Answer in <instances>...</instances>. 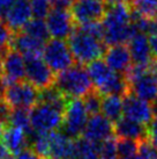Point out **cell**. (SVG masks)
<instances>
[{"label":"cell","mask_w":157,"mask_h":159,"mask_svg":"<svg viewBox=\"0 0 157 159\" xmlns=\"http://www.w3.org/2000/svg\"><path fill=\"white\" fill-rule=\"evenodd\" d=\"M70 52L74 57V61L78 65H88L94 61L100 59L105 53L104 42L83 30L82 28H75L74 33L68 39Z\"/></svg>","instance_id":"1"},{"label":"cell","mask_w":157,"mask_h":159,"mask_svg":"<svg viewBox=\"0 0 157 159\" xmlns=\"http://www.w3.org/2000/svg\"><path fill=\"white\" fill-rule=\"evenodd\" d=\"M54 86L68 99H82L94 89L87 69L78 64L56 75Z\"/></svg>","instance_id":"2"},{"label":"cell","mask_w":157,"mask_h":159,"mask_svg":"<svg viewBox=\"0 0 157 159\" xmlns=\"http://www.w3.org/2000/svg\"><path fill=\"white\" fill-rule=\"evenodd\" d=\"M126 78L129 83V93L149 103L157 100V78L150 66L133 65Z\"/></svg>","instance_id":"3"},{"label":"cell","mask_w":157,"mask_h":159,"mask_svg":"<svg viewBox=\"0 0 157 159\" xmlns=\"http://www.w3.org/2000/svg\"><path fill=\"white\" fill-rule=\"evenodd\" d=\"M31 129L37 134L58 131L62 127L64 111L56 106L38 102L29 111Z\"/></svg>","instance_id":"4"},{"label":"cell","mask_w":157,"mask_h":159,"mask_svg":"<svg viewBox=\"0 0 157 159\" xmlns=\"http://www.w3.org/2000/svg\"><path fill=\"white\" fill-rule=\"evenodd\" d=\"M4 100L12 109L24 108L29 109L39 102V89L29 81H16L6 86L4 91Z\"/></svg>","instance_id":"5"},{"label":"cell","mask_w":157,"mask_h":159,"mask_svg":"<svg viewBox=\"0 0 157 159\" xmlns=\"http://www.w3.org/2000/svg\"><path fill=\"white\" fill-rule=\"evenodd\" d=\"M43 59L56 75L75 65L68 43L58 39H51L45 42Z\"/></svg>","instance_id":"6"},{"label":"cell","mask_w":157,"mask_h":159,"mask_svg":"<svg viewBox=\"0 0 157 159\" xmlns=\"http://www.w3.org/2000/svg\"><path fill=\"white\" fill-rule=\"evenodd\" d=\"M88 114L82 99H68L64 111L62 127L64 133L72 139H76L83 135L88 123Z\"/></svg>","instance_id":"7"},{"label":"cell","mask_w":157,"mask_h":159,"mask_svg":"<svg viewBox=\"0 0 157 159\" xmlns=\"http://www.w3.org/2000/svg\"><path fill=\"white\" fill-rule=\"evenodd\" d=\"M104 0H74L70 6V14L78 26L102 22L106 13Z\"/></svg>","instance_id":"8"},{"label":"cell","mask_w":157,"mask_h":159,"mask_svg":"<svg viewBox=\"0 0 157 159\" xmlns=\"http://www.w3.org/2000/svg\"><path fill=\"white\" fill-rule=\"evenodd\" d=\"M26 78L39 91L52 87L56 81V73L40 56L26 57Z\"/></svg>","instance_id":"9"},{"label":"cell","mask_w":157,"mask_h":159,"mask_svg":"<svg viewBox=\"0 0 157 159\" xmlns=\"http://www.w3.org/2000/svg\"><path fill=\"white\" fill-rule=\"evenodd\" d=\"M50 36L58 40L70 39L76 28L74 19L70 14V11L62 7H54L45 19Z\"/></svg>","instance_id":"10"},{"label":"cell","mask_w":157,"mask_h":159,"mask_svg":"<svg viewBox=\"0 0 157 159\" xmlns=\"http://www.w3.org/2000/svg\"><path fill=\"white\" fill-rule=\"evenodd\" d=\"M1 78L6 86L26 78V61L21 53L14 48H9L4 53Z\"/></svg>","instance_id":"11"},{"label":"cell","mask_w":157,"mask_h":159,"mask_svg":"<svg viewBox=\"0 0 157 159\" xmlns=\"http://www.w3.org/2000/svg\"><path fill=\"white\" fill-rule=\"evenodd\" d=\"M124 116L143 125H148L155 117L151 103L135 97L132 93L124 97Z\"/></svg>","instance_id":"12"},{"label":"cell","mask_w":157,"mask_h":159,"mask_svg":"<svg viewBox=\"0 0 157 159\" xmlns=\"http://www.w3.org/2000/svg\"><path fill=\"white\" fill-rule=\"evenodd\" d=\"M114 134V124L105 117L103 114L90 116L88 120L86 129L83 131V137L88 141L100 144L109 139Z\"/></svg>","instance_id":"13"},{"label":"cell","mask_w":157,"mask_h":159,"mask_svg":"<svg viewBox=\"0 0 157 159\" xmlns=\"http://www.w3.org/2000/svg\"><path fill=\"white\" fill-rule=\"evenodd\" d=\"M75 158V141L65 133H49L48 159H73Z\"/></svg>","instance_id":"14"},{"label":"cell","mask_w":157,"mask_h":159,"mask_svg":"<svg viewBox=\"0 0 157 159\" xmlns=\"http://www.w3.org/2000/svg\"><path fill=\"white\" fill-rule=\"evenodd\" d=\"M104 61L111 70L124 75H126L133 66L129 49L125 44L109 47L105 50Z\"/></svg>","instance_id":"15"},{"label":"cell","mask_w":157,"mask_h":159,"mask_svg":"<svg viewBox=\"0 0 157 159\" xmlns=\"http://www.w3.org/2000/svg\"><path fill=\"white\" fill-rule=\"evenodd\" d=\"M128 49L132 56L133 65L149 67L153 63L149 39L143 33H135L128 41Z\"/></svg>","instance_id":"16"},{"label":"cell","mask_w":157,"mask_h":159,"mask_svg":"<svg viewBox=\"0 0 157 159\" xmlns=\"http://www.w3.org/2000/svg\"><path fill=\"white\" fill-rule=\"evenodd\" d=\"M31 16H32V12H31L30 1L16 0L4 20L14 33H19L30 21Z\"/></svg>","instance_id":"17"},{"label":"cell","mask_w":157,"mask_h":159,"mask_svg":"<svg viewBox=\"0 0 157 159\" xmlns=\"http://www.w3.org/2000/svg\"><path fill=\"white\" fill-rule=\"evenodd\" d=\"M0 141L2 142V144L9 151V153L14 156L19 155L21 151L29 148L30 145L28 134L24 130L13 127V125L6 127Z\"/></svg>","instance_id":"18"},{"label":"cell","mask_w":157,"mask_h":159,"mask_svg":"<svg viewBox=\"0 0 157 159\" xmlns=\"http://www.w3.org/2000/svg\"><path fill=\"white\" fill-rule=\"evenodd\" d=\"M45 42L37 40L23 31L15 33L12 41V48L18 50L23 57H35L43 55Z\"/></svg>","instance_id":"19"},{"label":"cell","mask_w":157,"mask_h":159,"mask_svg":"<svg viewBox=\"0 0 157 159\" xmlns=\"http://www.w3.org/2000/svg\"><path fill=\"white\" fill-rule=\"evenodd\" d=\"M132 7L128 5H112L106 9L104 19L102 20L103 29L129 26L132 23Z\"/></svg>","instance_id":"20"},{"label":"cell","mask_w":157,"mask_h":159,"mask_svg":"<svg viewBox=\"0 0 157 159\" xmlns=\"http://www.w3.org/2000/svg\"><path fill=\"white\" fill-rule=\"evenodd\" d=\"M114 135L118 138H126L140 142L147 138V125L124 116L114 123Z\"/></svg>","instance_id":"21"},{"label":"cell","mask_w":157,"mask_h":159,"mask_svg":"<svg viewBox=\"0 0 157 159\" xmlns=\"http://www.w3.org/2000/svg\"><path fill=\"white\" fill-rule=\"evenodd\" d=\"M87 71L94 89L97 91H100L116 75V72L110 69L105 61L100 59V58L88 64Z\"/></svg>","instance_id":"22"},{"label":"cell","mask_w":157,"mask_h":159,"mask_svg":"<svg viewBox=\"0 0 157 159\" xmlns=\"http://www.w3.org/2000/svg\"><path fill=\"white\" fill-rule=\"evenodd\" d=\"M100 113L112 123H116L124 115V98L119 95H103Z\"/></svg>","instance_id":"23"},{"label":"cell","mask_w":157,"mask_h":159,"mask_svg":"<svg viewBox=\"0 0 157 159\" xmlns=\"http://www.w3.org/2000/svg\"><path fill=\"white\" fill-rule=\"evenodd\" d=\"M8 125H13V127L24 130L29 137L34 134V130L31 129L30 124V114L28 109H24V108H13L11 111Z\"/></svg>","instance_id":"24"},{"label":"cell","mask_w":157,"mask_h":159,"mask_svg":"<svg viewBox=\"0 0 157 159\" xmlns=\"http://www.w3.org/2000/svg\"><path fill=\"white\" fill-rule=\"evenodd\" d=\"M75 158L76 159H100L98 144L78 137L75 139Z\"/></svg>","instance_id":"25"},{"label":"cell","mask_w":157,"mask_h":159,"mask_svg":"<svg viewBox=\"0 0 157 159\" xmlns=\"http://www.w3.org/2000/svg\"><path fill=\"white\" fill-rule=\"evenodd\" d=\"M67 101H68V98H66L54 85L52 87L39 91V102H44V103L56 106L62 109L64 111H65Z\"/></svg>","instance_id":"26"},{"label":"cell","mask_w":157,"mask_h":159,"mask_svg":"<svg viewBox=\"0 0 157 159\" xmlns=\"http://www.w3.org/2000/svg\"><path fill=\"white\" fill-rule=\"evenodd\" d=\"M21 31L32 36V37H35L37 40L43 41V42H46V41L50 40L49 39L50 37V33H49L46 22L44 20H42V19H31L30 21L22 28Z\"/></svg>","instance_id":"27"},{"label":"cell","mask_w":157,"mask_h":159,"mask_svg":"<svg viewBox=\"0 0 157 159\" xmlns=\"http://www.w3.org/2000/svg\"><path fill=\"white\" fill-rule=\"evenodd\" d=\"M132 9L147 19L157 18V0H132Z\"/></svg>","instance_id":"28"},{"label":"cell","mask_w":157,"mask_h":159,"mask_svg":"<svg viewBox=\"0 0 157 159\" xmlns=\"http://www.w3.org/2000/svg\"><path fill=\"white\" fill-rule=\"evenodd\" d=\"M117 151L119 159H131L138 155L139 142L126 138H118Z\"/></svg>","instance_id":"29"},{"label":"cell","mask_w":157,"mask_h":159,"mask_svg":"<svg viewBox=\"0 0 157 159\" xmlns=\"http://www.w3.org/2000/svg\"><path fill=\"white\" fill-rule=\"evenodd\" d=\"M102 98H103V95L95 89H92L90 92L82 98L86 109L90 116L100 113V111H102Z\"/></svg>","instance_id":"30"},{"label":"cell","mask_w":157,"mask_h":159,"mask_svg":"<svg viewBox=\"0 0 157 159\" xmlns=\"http://www.w3.org/2000/svg\"><path fill=\"white\" fill-rule=\"evenodd\" d=\"M98 157L100 159H119L117 151V141L111 137L98 144Z\"/></svg>","instance_id":"31"},{"label":"cell","mask_w":157,"mask_h":159,"mask_svg":"<svg viewBox=\"0 0 157 159\" xmlns=\"http://www.w3.org/2000/svg\"><path fill=\"white\" fill-rule=\"evenodd\" d=\"M31 6L32 16L36 19H46L49 13L52 9L51 0H29Z\"/></svg>","instance_id":"32"},{"label":"cell","mask_w":157,"mask_h":159,"mask_svg":"<svg viewBox=\"0 0 157 159\" xmlns=\"http://www.w3.org/2000/svg\"><path fill=\"white\" fill-rule=\"evenodd\" d=\"M14 33L4 20H0V52L5 53L9 48H12Z\"/></svg>","instance_id":"33"},{"label":"cell","mask_w":157,"mask_h":159,"mask_svg":"<svg viewBox=\"0 0 157 159\" xmlns=\"http://www.w3.org/2000/svg\"><path fill=\"white\" fill-rule=\"evenodd\" d=\"M138 155L143 157L144 159H157V146L154 145L148 138H144L139 142Z\"/></svg>","instance_id":"34"},{"label":"cell","mask_w":157,"mask_h":159,"mask_svg":"<svg viewBox=\"0 0 157 159\" xmlns=\"http://www.w3.org/2000/svg\"><path fill=\"white\" fill-rule=\"evenodd\" d=\"M147 138L157 146V116L151 120V122L147 125Z\"/></svg>","instance_id":"35"},{"label":"cell","mask_w":157,"mask_h":159,"mask_svg":"<svg viewBox=\"0 0 157 159\" xmlns=\"http://www.w3.org/2000/svg\"><path fill=\"white\" fill-rule=\"evenodd\" d=\"M15 1L16 0H0V20H4L6 18Z\"/></svg>","instance_id":"36"},{"label":"cell","mask_w":157,"mask_h":159,"mask_svg":"<svg viewBox=\"0 0 157 159\" xmlns=\"http://www.w3.org/2000/svg\"><path fill=\"white\" fill-rule=\"evenodd\" d=\"M14 159H43V158H40L35 151L29 146V148L24 149L23 151H21L19 155L15 156Z\"/></svg>","instance_id":"37"},{"label":"cell","mask_w":157,"mask_h":159,"mask_svg":"<svg viewBox=\"0 0 157 159\" xmlns=\"http://www.w3.org/2000/svg\"><path fill=\"white\" fill-rule=\"evenodd\" d=\"M149 44H150V51H151L153 61L157 62V35H150Z\"/></svg>","instance_id":"38"},{"label":"cell","mask_w":157,"mask_h":159,"mask_svg":"<svg viewBox=\"0 0 157 159\" xmlns=\"http://www.w3.org/2000/svg\"><path fill=\"white\" fill-rule=\"evenodd\" d=\"M52 5H54L56 7H62V8H67L70 7L72 4L74 2V0H51Z\"/></svg>","instance_id":"39"},{"label":"cell","mask_w":157,"mask_h":159,"mask_svg":"<svg viewBox=\"0 0 157 159\" xmlns=\"http://www.w3.org/2000/svg\"><path fill=\"white\" fill-rule=\"evenodd\" d=\"M0 159H12L9 151L6 149V146L0 141Z\"/></svg>","instance_id":"40"},{"label":"cell","mask_w":157,"mask_h":159,"mask_svg":"<svg viewBox=\"0 0 157 159\" xmlns=\"http://www.w3.org/2000/svg\"><path fill=\"white\" fill-rule=\"evenodd\" d=\"M105 4H109V5H128L132 2V0H104Z\"/></svg>","instance_id":"41"},{"label":"cell","mask_w":157,"mask_h":159,"mask_svg":"<svg viewBox=\"0 0 157 159\" xmlns=\"http://www.w3.org/2000/svg\"><path fill=\"white\" fill-rule=\"evenodd\" d=\"M149 34H150V35H157V18H155V19L151 20Z\"/></svg>","instance_id":"42"},{"label":"cell","mask_w":157,"mask_h":159,"mask_svg":"<svg viewBox=\"0 0 157 159\" xmlns=\"http://www.w3.org/2000/svg\"><path fill=\"white\" fill-rule=\"evenodd\" d=\"M8 124L5 122L4 120L0 119V138H1V136H2V134H4L5 129H6V127H7Z\"/></svg>","instance_id":"43"},{"label":"cell","mask_w":157,"mask_h":159,"mask_svg":"<svg viewBox=\"0 0 157 159\" xmlns=\"http://www.w3.org/2000/svg\"><path fill=\"white\" fill-rule=\"evenodd\" d=\"M2 62H4V53L0 52V77L2 75Z\"/></svg>","instance_id":"44"},{"label":"cell","mask_w":157,"mask_h":159,"mask_svg":"<svg viewBox=\"0 0 157 159\" xmlns=\"http://www.w3.org/2000/svg\"><path fill=\"white\" fill-rule=\"evenodd\" d=\"M131 159H144L143 157H141L140 155H136V156H134L133 158H131Z\"/></svg>","instance_id":"45"},{"label":"cell","mask_w":157,"mask_h":159,"mask_svg":"<svg viewBox=\"0 0 157 159\" xmlns=\"http://www.w3.org/2000/svg\"><path fill=\"white\" fill-rule=\"evenodd\" d=\"M73 159H76V158H73Z\"/></svg>","instance_id":"46"}]
</instances>
